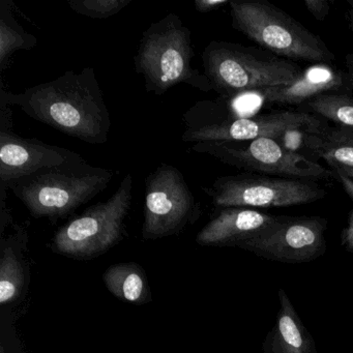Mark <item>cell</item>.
<instances>
[{"label":"cell","instance_id":"6da1fadb","mask_svg":"<svg viewBox=\"0 0 353 353\" xmlns=\"http://www.w3.org/2000/svg\"><path fill=\"white\" fill-rule=\"evenodd\" d=\"M0 100L20 107L30 119L90 144L108 141L110 113L92 67L68 71L19 94L0 85Z\"/></svg>","mask_w":353,"mask_h":353},{"label":"cell","instance_id":"7a4b0ae2","mask_svg":"<svg viewBox=\"0 0 353 353\" xmlns=\"http://www.w3.org/2000/svg\"><path fill=\"white\" fill-rule=\"evenodd\" d=\"M119 172L88 164L83 157L10 181L11 190L34 218L55 222L103 193Z\"/></svg>","mask_w":353,"mask_h":353},{"label":"cell","instance_id":"3957f363","mask_svg":"<svg viewBox=\"0 0 353 353\" xmlns=\"http://www.w3.org/2000/svg\"><path fill=\"white\" fill-rule=\"evenodd\" d=\"M195 57L192 32L176 14H168L150 24L133 57L136 73L144 78L148 92L163 96L179 84L200 92H212L204 74L194 69Z\"/></svg>","mask_w":353,"mask_h":353},{"label":"cell","instance_id":"277c9868","mask_svg":"<svg viewBox=\"0 0 353 353\" xmlns=\"http://www.w3.org/2000/svg\"><path fill=\"white\" fill-rule=\"evenodd\" d=\"M203 74L224 100L290 83L303 70L265 50L212 41L202 53Z\"/></svg>","mask_w":353,"mask_h":353},{"label":"cell","instance_id":"5b68a950","mask_svg":"<svg viewBox=\"0 0 353 353\" xmlns=\"http://www.w3.org/2000/svg\"><path fill=\"white\" fill-rule=\"evenodd\" d=\"M232 28L280 59L332 63L334 55L321 38L268 1H230Z\"/></svg>","mask_w":353,"mask_h":353},{"label":"cell","instance_id":"8992f818","mask_svg":"<svg viewBox=\"0 0 353 353\" xmlns=\"http://www.w3.org/2000/svg\"><path fill=\"white\" fill-rule=\"evenodd\" d=\"M133 194V175L128 173L108 200L90 206L57 231L52 249L77 259H90L106 253L123 237Z\"/></svg>","mask_w":353,"mask_h":353},{"label":"cell","instance_id":"52a82bcc","mask_svg":"<svg viewBox=\"0 0 353 353\" xmlns=\"http://www.w3.org/2000/svg\"><path fill=\"white\" fill-rule=\"evenodd\" d=\"M189 150L254 174L307 181L330 179L334 174L315 161L283 148L272 138L193 144Z\"/></svg>","mask_w":353,"mask_h":353},{"label":"cell","instance_id":"ba28073f","mask_svg":"<svg viewBox=\"0 0 353 353\" xmlns=\"http://www.w3.org/2000/svg\"><path fill=\"white\" fill-rule=\"evenodd\" d=\"M216 208H274L323 199L325 189L315 181L241 173L216 179L202 188Z\"/></svg>","mask_w":353,"mask_h":353},{"label":"cell","instance_id":"9c48e42d","mask_svg":"<svg viewBox=\"0 0 353 353\" xmlns=\"http://www.w3.org/2000/svg\"><path fill=\"white\" fill-rule=\"evenodd\" d=\"M144 183L142 237L146 241L179 234L201 216V204L177 167L162 163Z\"/></svg>","mask_w":353,"mask_h":353},{"label":"cell","instance_id":"30bf717a","mask_svg":"<svg viewBox=\"0 0 353 353\" xmlns=\"http://www.w3.org/2000/svg\"><path fill=\"white\" fill-rule=\"evenodd\" d=\"M327 225L320 216H278L274 224L239 248L283 263L314 261L326 252Z\"/></svg>","mask_w":353,"mask_h":353},{"label":"cell","instance_id":"8fae6325","mask_svg":"<svg viewBox=\"0 0 353 353\" xmlns=\"http://www.w3.org/2000/svg\"><path fill=\"white\" fill-rule=\"evenodd\" d=\"M11 107L0 100V188L14 179L79 158V154L68 148L14 133Z\"/></svg>","mask_w":353,"mask_h":353},{"label":"cell","instance_id":"7c38bea8","mask_svg":"<svg viewBox=\"0 0 353 353\" xmlns=\"http://www.w3.org/2000/svg\"><path fill=\"white\" fill-rule=\"evenodd\" d=\"M348 92L344 71L332 63H313L290 83L260 90L259 94L268 104L301 106L321 94Z\"/></svg>","mask_w":353,"mask_h":353},{"label":"cell","instance_id":"4fadbf2b","mask_svg":"<svg viewBox=\"0 0 353 353\" xmlns=\"http://www.w3.org/2000/svg\"><path fill=\"white\" fill-rule=\"evenodd\" d=\"M278 216L252 208H225L202 228L196 243L204 247H237L274 224Z\"/></svg>","mask_w":353,"mask_h":353},{"label":"cell","instance_id":"5bb4252c","mask_svg":"<svg viewBox=\"0 0 353 353\" xmlns=\"http://www.w3.org/2000/svg\"><path fill=\"white\" fill-rule=\"evenodd\" d=\"M280 309L276 323L264 341L263 353H318L313 336L307 332L284 289H279Z\"/></svg>","mask_w":353,"mask_h":353},{"label":"cell","instance_id":"9a60e30c","mask_svg":"<svg viewBox=\"0 0 353 353\" xmlns=\"http://www.w3.org/2000/svg\"><path fill=\"white\" fill-rule=\"evenodd\" d=\"M303 136L305 148L325 161L332 172L353 179V130L323 125Z\"/></svg>","mask_w":353,"mask_h":353},{"label":"cell","instance_id":"2e32d148","mask_svg":"<svg viewBox=\"0 0 353 353\" xmlns=\"http://www.w3.org/2000/svg\"><path fill=\"white\" fill-rule=\"evenodd\" d=\"M103 281L107 289L121 301L141 305L150 299L145 274L142 268L133 262L114 264L107 268Z\"/></svg>","mask_w":353,"mask_h":353},{"label":"cell","instance_id":"e0dca14e","mask_svg":"<svg viewBox=\"0 0 353 353\" xmlns=\"http://www.w3.org/2000/svg\"><path fill=\"white\" fill-rule=\"evenodd\" d=\"M12 0L0 1V72L3 73L17 51L32 50L38 39L26 32L14 18Z\"/></svg>","mask_w":353,"mask_h":353},{"label":"cell","instance_id":"ac0fdd59","mask_svg":"<svg viewBox=\"0 0 353 353\" xmlns=\"http://www.w3.org/2000/svg\"><path fill=\"white\" fill-rule=\"evenodd\" d=\"M307 111L336 123V127L353 130V98L347 94H325L303 105Z\"/></svg>","mask_w":353,"mask_h":353},{"label":"cell","instance_id":"d6986e66","mask_svg":"<svg viewBox=\"0 0 353 353\" xmlns=\"http://www.w3.org/2000/svg\"><path fill=\"white\" fill-rule=\"evenodd\" d=\"M24 285V272L15 250L8 245L3 250L0 263V303L15 301Z\"/></svg>","mask_w":353,"mask_h":353},{"label":"cell","instance_id":"ffe728a7","mask_svg":"<svg viewBox=\"0 0 353 353\" xmlns=\"http://www.w3.org/2000/svg\"><path fill=\"white\" fill-rule=\"evenodd\" d=\"M132 0H69L68 5L78 15L92 19H108L121 13Z\"/></svg>","mask_w":353,"mask_h":353},{"label":"cell","instance_id":"44dd1931","mask_svg":"<svg viewBox=\"0 0 353 353\" xmlns=\"http://www.w3.org/2000/svg\"><path fill=\"white\" fill-rule=\"evenodd\" d=\"M334 176L338 177L339 181L342 185L343 189L346 192L347 195L352 202V208L349 214L348 221H347L346 227L343 229L341 233V245L347 252L353 253V179L340 174V173H334Z\"/></svg>","mask_w":353,"mask_h":353},{"label":"cell","instance_id":"7402d4cb","mask_svg":"<svg viewBox=\"0 0 353 353\" xmlns=\"http://www.w3.org/2000/svg\"><path fill=\"white\" fill-rule=\"evenodd\" d=\"M330 0H305V6L307 11L315 18L317 21H324L330 11Z\"/></svg>","mask_w":353,"mask_h":353},{"label":"cell","instance_id":"603a6c76","mask_svg":"<svg viewBox=\"0 0 353 353\" xmlns=\"http://www.w3.org/2000/svg\"><path fill=\"white\" fill-rule=\"evenodd\" d=\"M229 3L230 1H228V0H195L194 6H195L196 11L206 14L218 11V10L222 9L224 6H229Z\"/></svg>","mask_w":353,"mask_h":353},{"label":"cell","instance_id":"cb8c5ba5","mask_svg":"<svg viewBox=\"0 0 353 353\" xmlns=\"http://www.w3.org/2000/svg\"><path fill=\"white\" fill-rule=\"evenodd\" d=\"M345 79L350 92L353 90V54L348 53L345 57Z\"/></svg>","mask_w":353,"mask_h":353},{"label":"cell","instance_id":"d4e9b609","mask_svg":"<svg viewBox=\"0 0 353 353\" xmlns=\"http://www.w3.org/2000/svg\"><path fill=\"white\" fill-rule=\"evenodd\" d=\"M347 5H348V9H347V22H348L349 28L353 30V0H347Z\"/></svg>","mask_w":353,"mask_h":353},{"label":"cell","instance_id":"484cf974","mask_svg":"<svg viewBox=\"0 0 353 353\" xmlns=\"http://www.w3.org/2000/svg\"><path fill=\"white\" fill-rule=\"evenodd\" d=\"M0 353H6L5 348L3 346L0 347Z\"/></svg>","mask_w":353,"mask_h":353}]
</instances>
